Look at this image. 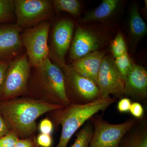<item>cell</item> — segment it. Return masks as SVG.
Masks as SVG:
<instances>
[{"label": "cell", "mask_w": 147, "mask_h": 147, "mask_svg": "<svg viewBox=\"0 0 147 147\" xmlns=\"http://www.w3.org/2000/svg\"><path fill=\"white\" fill-rule=\"evenodd\" d=\"M50 24L48 20L26 29L21 34L23 46L31 66L37 68L49 58L50 47L48 45Z\"/></svg>", "instance_id": "cell-3"}, {"label": "cell", "mask_w": 147, "mask_h": 147, "mask_svg": "<svg viewBox=\"0 0 147 147\" xmlns=\"http://www.w3.org/2000/svg\"><path fill=\"white\" fill-rule=\"evenodd\" d=\"M16 24L22 30L36 26L50 17L53 1L48 0H14Z\"/></svg>", "instance_id": "cell-5"}, {"label": "cell", "mask_w": 147, "mask_h": 147, "mask_svg": "<svg viewBox=\"0 0 147 147\" xmlns=\"http://www.w3.org/2000/svg\"><path fill=\"white\" fill-rule=\"evenodd\" d=\"M18 137L12 131L0 138V147H14Z\"/></svg>", "instance_id": "cell-23"}, {"label": "cell", "mask_w": 147, "mask_h": 147, "mask_svg": "<svg viewBox=\"0 0 147 147\" xmlns=\"http://www.w3.org/2000/svg\"><path fill=\"white\" fill-rule=\"evenodd\" d=\"M36 143L40 147H50L53 144V139L51 134L40 133L38 135Z\"/></svg>", "instance_id": "cell-25"}, {"label": "cell", "mask_w": 147, "mask_h": 147, "mask_svg": "<svg viewBox=\"0 0 147 147\" xmlns=\"http://www.w3.org/2000/svg\"><path fill=\"white\" fill-rule=\"evenodd\" d=\"M129 34L132 42L136 43L144 37L147 33L146 24L142 19L137 5H133L129 16Z\"/></svg>", "instance_id": "cell-16"}, {"label": "cell", "mask_w": 147, "mask_h": 147, "mask_svg": "<svg viewBox=\"0 0 147 147\" xmlns=\"http://www.w3.org/2000/svg\"><path fill=\"white\" fill-rule=\"evenodd\" d=\"M121 3L119 0H103L97 7L86 13L79 23L85 24L105 21L115 14L119 8Z\"/></svg>", "instance_id": "cell-15"}, {"label": "cell", "mask_w": 147, "mask_h": 147, "mask_svg": "<svg viewBox=\"0 0 147 147\" xmlns=\"http://www.w3.org/2000/svg\"><path fill=\"white\" fill-rule=\"evenodd\" d=\"M117 101L115 98L101 97L84 104L70 103L57 110L56 121L61 126L59 141L56 147H66L74 133L86 122Z\"/></svg>", "instance_id": "cell-2"}, {"label": "cell", "mask_w": 147, "mask_h": 147, "mask_svg": "<svg viewBox=\"0 0 147 147\" xmlns=\"http://www.w3.org/2000/svg\"><path fill=\"white\" fill-rule=\"evenodd\" d=\"M132 133L125 135L120 144L119 147H147L146 123L141 122Z\"/></svg>", "instance_id": "cell-17"}, {"label": "cell", "mask_w": 147, "mask_h": 147, "mask_svg": "<svg viewBox=\"0 0 147 147\" xmlns=\"http://www.w3.org/2000/svg\"><path fill=\"white\" fill-rule=\"evenodd\" d=\"M131 115L136 119H141L144 115V109L142 104L139 102L131 103L129 110Z\"/></svg>", "instance_id": "cell-24"}, {"label": "cell", "mask_w": 147, "mask_h": 147, "mask_svg": "<svg viewBox=\"0 0 147 147\" xmlns=\"http://www.w3.org/2000/svg\"><path fill=\"white\" fill-rule=\"evenodd\" d=\"M53 123L48 119H43L39 124V129L40 133L51 134L53 132Z\"/></svg>", "instance_id": "cell-26"}, {"label": "cell", "mask_w": 147, "mask_h": 147, "mask_svg": "<svg viewBox=\"0 0 147 147\" xmlns=\"http://www.w3.org/2000/svg\"><path fill=\"white\" fill-rule=\"evenodd\" d=\"M74 29L73 22L64 19L59 21L53 29L49 58L60 68L66 64L65 55L71 45Z\"/></svg>", "instance_id": "cell-10"}, {"label": "cell", "mask_w": 147, "mask_h": 147, "mask_svg": "<svg viewBox=\"0 0 147 147\" xmlns=\"http://www.w3.org/2000/svg\"><path fill=\"white\" fill-rule=\"evenodd\" d=\"M10 131L8 124L3 118L0 115V138L8 134Z\"/></svg>", "instance_id": "cell-29"}, {"label": "cell", "mask_w": 147, "mask_h": 147, "mask_svg": "<svg viewBox=\"0 0 147 147\" xmlns=\"http://www.w3.org/2000/svg\"><path fill=\"white\" fill-rule=\"evenodd\" d=\"M14 147H34V144L28 139H18Z\"/></svg>", "instance_id": "cell-30"}, {"label": "cell", "mask_w": 147, "mask_h": 147, "mask_svg": "<svg viewBox=\"0 0 147 147\" xmlns=\"http://www.w3.org/2000/svg\"><path fill=\"white\" fill-rule=\"evenodd\" d=\"M96 85L102 97L121 98L124 96V81L116 67L114 58L110 55L105 56L102 59Z\"/></svg>", "instance_id": "cell-9"}, {"label": "cell", "mask_w": 147, "mask_h": 147, "mask_svg": "<svg viewBox=\"0 0 147 147\" xmlns=\"http://www.w3.org/2000/svg\"><path fill=\"white\" fill-rule=\"evenodd\" d=\"M90 120L93 130L89 147H119L124 137L137 123L136 119L115 124L100 117L93 116Z\"/></svg>", "instance_id": "cell-4"}, {"label": "cell", "mask_w": 147, "mask_h": 147, "mask_svg": "<svg viewBox=\"0 0 147 147\" xmlns=\"http://www.w3.org/2000/svg\"><path fill=\"white\" fill-rule=\"evenodd\" d=\"M92 125L88 122L76 134L75 142L71 147H89L92 135Z\"/></svg>", "instance_id": "cell-19"}, {"label": "cell", "mask_w": 147, "mask_h": 147, "mask_svg": "<svg viewBox=\"0 0 147 147\" xmlns=\"http://www.w3.org/2000/svg\"><path fill=\"white\" fill-rule=\"evenodd\" d=\"M131 104V100L127 97L122 98L118 102V110L120 113H126L129 112Z\"/></svg>", "instance_id": "cell-27"}, {"label": "cell", "mask_w": 147, "mask_h": 147, "mask_svg": "<svg viewBox=\"0 0 147 147\" xmlns=\"http://www.w3.org/2000/svg\"><path fill=\"white\" fill-rule=\"evenodd\" d=\"M104 41L103 37L96 32L83 27H78L70 45V59L75 61L98 51L103 45Z\"/></svg>", "instance_id": "cell-11"}, {"label": "cell", "mask_w": 147, "mask_h": 147, "mask_svg": "<svg viewBox=\"0 0 147 147\" xmlns=\"http://www.w3.org/2000/svg\"><path fill=\"white\" fill-rule=\"evenodd\" d=\"M124 96L139 100L147 96V71L142 66L133 63L125 79Z\"/></svg>", "instance_id": "cell-13"}, {"label": "cell", "mask_w": 147, "mask_h": 147, "mask_svg": "<svg viewBox=\"0 0 147 147\" xmlns=\"http://www.w3.org/2000/svg\"><path fill=\"white\" fill-rule=\"evenodd\" d=\"M53 3V7L58 12L65 11L76 16L81 11V4L77 0H54Z\"/></svg>", "instance_id": "cell-18"}, {"label": "cell", "mask_w": 147, "mask_h": 147, "mask_svg": "<svg viewBox=\"0 0 147 147\" xmlns=\"http://www.w3.org/2000/svg\"><path fill=\"white\" fill-rule=\"evenodd\" d=\"M22 29L16 24L0 26V60L17 56L23 49Z\"/></svg>", "instance_id": "cell-12"}, {"label": "cell", "mask_w": 147, "mask_h": 147, "mask_svg": "<svg viewBox=\"0 0 147 147\" xmlns=\"http://www.w3.org/2000/svg\"><path fill=\"white\" fill-rule=\"evenodd\" d=\"M63 105L29 99H18L0 102V113L17 136L28 137L36 129V120L45 113L57 111Z\"/></svg>", "instance_id": "cell-1"}, {"label": "cell", "mask_w": 147, "mask_h": 147, "mask_svg": "<svg viewBox=\"0 0 147 147\" xmlns=\"http://www.w3.org/2000/svg\"><path fill=\"white\" fill-rule=\"evenodd\" d=\"M105 56L102 51H95L74 61L70 65L77 73L96 85L100 65Z\"/></svg>", "instance_id": "cell-14"}, {"label": "cell", "mask_w": 147, "mask_h": 147, "mask_svg": "<svg viewBox=\"0 0 147 147\" xmlns=\"http://www.w3.org/2000/svg\"><path fill=\"white\" fill-rule=\"evenodd\" d=\"M111 51L114 59L127 53L125 41L122 34L120 32L111 43Z\"/></svg>", "instance_id": "cell-22"}, {"label": "cell", "mask_w": 147, "mask_h": 147, "mask_svg": "<svg viewBox=\"0 0 147 147\" xmlns=\"http://www.w3.org/2000/svg\"><path fill=\"white\" fill-rule=\"evenodd\" d=\"M114 61L116 67L125 81L127 75L131 69L133 64L128 53H127L114 59Z\"/></svg>", "instance_id": "cell-21"}, {"label": "cell", "mask_w": 147, "mask_h": 147, "mask_svg": "<svg viewBox=\"0 0 147 147\" xmlns=\"http://www.w3.org/2000/svg\"><path fill=\"white\" fill-rule=\"evenodd\" d=\"M8 65L9 63L6 61L0 60V90L2 86Z\"/></svg>", "instance_id": "cell-28"}, {"label": "cell", "mask_w": 147, "mask_h": 147, "mask_svg": "<svg viewBox=\"0 0 147 147\" xmlns=\"http://www.w3.org/2000/svg\"><path fill=\"white\" fill-rule=\"evenodd\" d=\"M65 80L66 91L70 92V103L84 104L102 97L97 85L76 72L71 65L66 64L61 68Z\"/></svg>", "instance_id": "cell-6"}, {"label": "cell", "mask_w": 147, "mask_h": 147, "mask_svg": "<svg viewBox=\"0 0 147 147\" xmlns=\"http://www.w3.org/2000/svg\"><path fill=\"white\" fill-rule=\"evenodd\" d=\"M13 0H0V24L13 20L14 18Z\"/></svg>", "instance_id": "cell-20"}, {"label": "cell", "mask_w": 147, "mask_h": 147, "mask_svg": "<svg viewBox=\"0 0 147 147\" xmlns=\"http://www.w3.org/2000/svg\"><path fill=\"white\" fill-rule=\"evenodd\" d=\"M30 66L26 55H20L9 64L1 87L4 98L16 96L26 90Z\"/></svg>", "instance_id": "cell-7"}, {"label": "cell", "mask_w": 147, "mask_h": 147, "mask_svg": "<svg viewBox=\"0 0 147 147\" xmlns=\"http://www.w3.org/2000/svg\"><path fill=\"white\" fill-rule=\"evenodd\" d=\"M42 85L59 105L64 107L69 104L63 72L49 58L36 68Z\"/></svg>", "instance_id": "cell-8"}]
</instances>
